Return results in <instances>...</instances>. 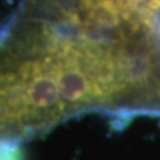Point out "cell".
Wrapping results in <instances>:
<instances>
[{
  "label": "cell",
  "instance_id": "cell-1",
  "mask_svg": "<svg viewBox=\"0 0 160 160\" xmlns=\"http://www.w3.org/2000/svg\"><path fill=\"white\" fill-rule=\"evenodd\" d=\"M13 139H0V160H22L21 148Z\"/></svg>",
  "mask_w": 160,
  "mask_h": 160
}]
</instances>
